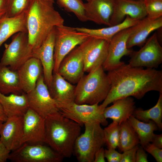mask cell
<instances>
[{"label":"cell","instance_id":"1","mask_svg":"<svg viewBox=\"0 0 162 162\" xmlns=\"http://www.w3.org/2000/svg\"><path fill=\"white\" fill-rule=\"evenodd\" d=\"M108 71L111 87L107 96L100 104L104 109L120 98L132 96L140 99L152 91L162 93L161 70L132 67L124 63Z\"/></svg>","mask_w":162,"mask_h":162},{"label":"cell","instance_id":"2","mask_svg":"<svg viewBox=\"0 0 162 162\" xmlns=\"http://www.w3.org/2000/svg\"><path fill=\"white\" fill-rule=\"evenodd\" d=\"M54 3L45 0H32L27 11L28 46L32 53L53 29L64 24V20L55 9Z\"/></svg>","mask_w":162,"mask_h":162},{"label":"cell","instance_id":"3","mask_svg":"<svg viewBox=\"0 0 162 162\" xmlns=\"http://www.w3.org/2000/svg\"><path fill=\"white\" fill-rule=\"evenodd\" d=\"M45 143L64 158L73 154L76 140L81 134V126L59 111L45 118Z\"/></svg>","mask_w":162,"mask_h":162},{"label":"cell","instance_id":"4","mask_svg":"<svg viewBox=\"0 0 162 162\" xmlns=\"http://www.w3.org/2000/svg\"><path fill=\"white\" fill-rule=\"evenodd\" d=\"M102 66H100L84 75L76 83L74 102L93 105L103 101L110 88V83Z\"/></svg>","mask_w":162,"mask_h":162},{"label":"cell","instance_id":"5","mask_svg":"<svg viewBox=\"0 0 162 162\" xmlns=\"http://www.w3.org/2000/svg\"><path fill=\"white\" fill-rule=\"evenodd\" d=\"M98 122L84 124L83 133L76 139L73 154L80 162H93L96 152L105 144L103 129Z\"/></svg>","mask_w":162,"mask_h":162},{"label":"cell","instance_id":"6","mask_svg":"<svg viewBox=\"0 0 162 162\" xmlns=\"http://www.w3.org/2000/svg\"><path fill=\"white\" fill-rule=\"evenodd\" d=\"M55 29V38L53 73H58L60 64L65 56L90 36L86 33L76 31L75 28L64 24L56 27Z\"/></svg>","mask_w":162,"mask_h":162},{"label":"cell","instance_id":"7","mask_svg":"<svg viewBox=\"0 0 162 162\" xmlns=\"http://www.w3.org/2000/svg\"><path fill=\"white\" fill-rule=\"evenodd\" d=\"M60 112L81 126L84 124L98 122L105 126L108 122L104 116L103 111L100 105L78 104L74 102L58 104Z\"/></svg>","mask_w":162,"mask_h":162},{"label":"cell","instance_id":"8","mask_svg":"<svg viewBox=\"0 0 162 162\" xmlns=\"http://www.w3.org/2000/svg\"><path fill=\"white\" fill-rule=\"evenodd\" d=\"M64 158L48 146L24 143L10 152L8 160L13 162H60Z\"/></svg>","mask_w":162,"mask_h":162},{"label":"cell","instance_id":"9","mask_svg":"<svg viewBox=\"0 0 162 162\" xmlns=\"http://www.w3.org/2000/svg\"><path fill=\"white\" fill-rule=\"evenodd\" d=\"M27 33L20 32L14 34L12 41L5 45V50L0 62V65L9 66L17 70L27 60L31 57L32 53L28 48Z\"/></svg>","mask_w":162,"mask_h":162},{"label":"cell","instance_id":"10","mask_svg":"<svg viewBox=\"0 0 162 162\" xmlns=\"http://www.w3.org/2000/svg\"><path fill=\"white\" fill-rule=\"evenodd\" d=\"M26 94L29 108L44 118L59 111L58 104L50 95L43 74L38 79L35 88Z\"/></svg>","mask_w":162,"mask_h":162},{"label":"cell","instance_id":"11","mask_svg":"<svg viewBox=\"0 0 162 162\" xmlns=\"http://www.w3.org/2000/svg\"><path fill=\"white\" fill-rule=\"evenodd\" d=\"M109 42L90 36L79 45L82 53L85 72L88 73L102 66L107 56Z\"/></svg>","mask_w":162,"mask_h":162},{"label":"cell","instance_id":"12","mask_svg":"<svg viewBox=\"0 0 162 162\" xmlns=\"http://www.w3.org/2000/svg\"><path fill=\"white\" fill-rule=\"evenodd\" d=\"M128 64L134 67L155 68L162 62V47L155 33L138 51L133 52Z\"/></svg>","mask_w":162,"mask_h":162},{"label":"cell","instance_id":"13","mask_svg":"<svg viewBox=\"0 0 162 162\" xmlns=\"http://www.w3.org/2000/svg\"><path fill=\"white\" fill-rule=\"evenodd\" d=\"M131 29V27L120 31L110 41L107 56L102 65L105 70L109 71L119 67L124 63L121 61L123 56L132 55L133 51L126 46Z\"/></svg>","mask_w":162,"mask_h":162},{"label":"cell","instance_id":"14","mask_svg":"<svg viewBox=\"0 0 162 162\" xmlns=\"http://www.w3.org/2000/svg\"><path fill=\"white\" fill-rule=\"evenodd\" d=\"M45 118L28 108L23 116L22 144L45 143Z\"/></svg>","mask_w":162,"mask_h":162},{"label":"cell","instance_id":"15","mask_svg":"<svg viewBox=\"0 0 162 162\" xmlns=\"http://www.w3.org/2000/svg\"><path fill=\"white\" fill-rule=\"evenodd\" d=\"M140 20L147 16L143 0H113L110 26L122 22L126 16Z\"/></svg>","mask_w":162,"mask_h":162},{"label":"cell","instance_id":"16","mask_svg":"<svg viewBox=\"0 0 162 162\" xmlns=\"http://www.w3.org/2000/svg\"><path fill=\"white\" fill-rule=\"evenodd\" d=\"M84 64L79 46L70 51L61 62L58 73L72 84L77 83L84 75Z\"/></svg>","mask_w":162,"mask_h":162},{"label":"cell","instance_id":"17","mask_svg":"<svg viewBox=\"0 0 162 162\" xmlns=\"http://www.w3.org/2000/svg\"><path fill=\"white\" fill-rule=\"evenodd\" d=\"M23 116L8 117L3 123L0 131V141L10 152L22 144Z\"/></svg>","mask_w":162,"mask_h":162},{"label":"cell","instance_id":"18","mask_svg":"<svg viewBox=\"0 0 162 162\" xmlns=\"http://www.w3.org/2000/svg\"><path fill=\"white\" fill-rule=\"evenodd\" d=\"M55 28L40 47L32 52L31 56V57L37 58L40 61L45 82L48 88L50 86L54 66Z\"/></svg>","mask_w":162,"mask_h":162},{"label":"cell","instance_id":"19","mask_svg":"<svg viewBox=\"0 0 162 162\" xmlns=\"http://www.w3.org/2000/svg\"><path fill=\"white\" fill-rule=\"evenodd\" d=\"M162 27V16L152 19L147 16L141 20L131 27L127 41L128 49L134 46H141L146 41V38L152 31Z\"/></svg>","mask_w":162,"mask_h":162},{"label":"cell","instance_id":"20","mask_svg":"<svg viewBox=\"0 0 162 162\" xmlns=\"http://www.w3.org/2000/svg\"><path fill=\"white\" fill-rule=\"evenodd\" d=\"M85 14L88 21L99 25L110 26L113 10V0H89L84 3Z\"/></svg>","mask_w":162,"mask_h":162},{"label":"cell","instance_id":"21","mask_svg":"<svg viewBox=\"0 0 162 162\" xmlns=\"http://www.w3.org/2000/svg\"><path fill=\"white\" fill-rule=\"evenodd\" d=\"M17 70L22 89L25 93L35 88L38 79L43 74L40 61L33 57L26 61Z\"/></svg>","mask_w":162,"mask_h":162},{"label":"cell","instance_id":"22","mask_svg":"<svg viewBox=\"0 0 162 162\" xmlns=\"http://www.w3.org/2000/svg\"><path fill=\"white\" fill-rule=\"evenodd\" d=\"M75 86L56 73H53L48 89L51 96L58 104L74 102Z\"/></svg>","mask_w":162,"mask_h":162},{"label":"cell","instance_id":"23","mask_svg":"<svg viewBox=\"0 0 162 162\" xmlns=\"http://www.w3.org/2000/svg\"><path fill=\"white\" fill-rule=\"evenodd\" d=\"M112 103L104 109L103 115L106 119H111L119 124L127 121L136 109L134 99L130 97L118 99Z\"/></svg>","mask_w":162,"mask_h":162},{"label":"cell","instance_id":"24","mask_svg":"<svg viewBox=\"0 0 162 162\" xmlns=\"http://www.w3.org/2000/svg\"><path fill=\"white\" fill-rule=\"evenodd\" d=\"M140 20L126 16L123 21L116 25L99 29H91L85 27H76L78 31L86 33L89 36L110 41L112 37L120 31L133 26Z\"/></svg>","mask_w":162,"mask_h":162},{"label":"cell","instance_id":"25","mask_svg":"<svg viewBox=\"0 0 162 162\" xmlns=\"http://www.w3.org/2000/svg\"><path fill=\"white\" fill-rule=\"evenodd\" d=\"M0 104L7 117L23 116L28 106L25 93L5 95L0 92Z\"/></svg>","mask_w":162,"mask_h":162},{"label":"cell","instance_id":"26","mask_svg":"<svg viewBox=\"0 0 162 162\" xmlns=\"http://www.w3.org/2000/svg\"><path fill=\"white\" fill-rule=\"evenodd\" d=\"M26 20L27 11L16 16L5 18L0 25V46L14 34L27 33Z\"/></svg>","mask_w":162,"mask_h":162},{"label":"cell","instance_id":"27","mask_svg":"<svg viewBox=\"0 0 162 162\" xmlns=\"http://www.w3.org/2000/svg\"><path fill=\"white\" fill-rule=\"evenodd\" d=\"M0 92L21 94L23 93L17 70L8 66L0 65Z\"/></svg>","mask_w":162,"mask_h":162},{"label":"cell","instance_id":"28","mask_svg":"<svg viewBox=\"0 0 162 162\" xmlns=\"http://www.w3.org/2000/svg\"><path fill=\"white\" fill-rule=\"evenodd\" d=\"M137 134L140 141V144L143 148L152 142L154 131L158 128L156 123L150 120L148 122L140 121L133 115L128 120Z\"/></svg>","mask_w":162,"mask_h":162},{"label":"cell","instance_id":"29","mask_svg":"<svg viewBox=\"0 0 162 162\" xmlns=\"http://www.w3.org/2000/svg\"><path fill=\"white\" fill-rule=\"evenodd\" d=\"M159 96L156 104L151 108L144 110L142 108L135 109L133 115L142 122H148L151 120L157 125L158 128L162 129V93Z\"/></svg>","mask_w":162,"mask_h":162},{"label":"cell","instance_id":"30","mask_svg":"<svg viewBox=\"0 0 162 162\" xmlns=\"http://www.w3.org/2000/svg\"><path fill=\"white\" fill-rule=\"evenodd\" d=\"M120 132L117 147L121 152L130 149L140 144L138 136L128 120L120 124Z\"/></svg>","mask_w":162,"mask_h":162},{"label":"cell","instance_id":"31","mask_svg":"<svg viewBox=\"0 0 162 162\" xmlns=\"http://www.w3.org/2000/svg\"><path fill=\"white\" fill-rule=\"evenodd\" d=\"M57 3L66 11L74 13L80 21H88L85 14L84 3L82 0H57Z\"/></svg>","mask_w":162,"mask_h":162},{"label":"cell","instance_id":"32","mask_svg":"<svg viewBox=\"0 0 162 162\" xmlns=\"http://www.w3.org/2000/svg\"><path fill=\"white\" fill-rule=\"evenodd\" d=\"M105 144L107 148L116 149L119 141L120 124L113 122L103 129Z\"/></svg>","mask_w":162,"mask_h":162},{"label":"cell","instance_id":"33","mask_svg":"<svg viewBox=\"0 0 162 162\" xmlns=\"http://www.w3.org/2000/svg\"><path fill=\"white\" fill-rule=\"evenodd\" d=\"M32 1L7 0V17L16 16L27 11Z\"/></svg>","mask_w":162,"mask_h":162},{"label":"cell","instance_id":"34","mask_svg":"<svg viewBox=\"0 0 162 162\" xmlns=\"http://www.w3.org/2000/svg\"><path fill=\"white\" fill-rule=\"evenodd\" d=\"M147 16L156 19L162 16V0H143Z\"/></svg>","mask_w":162,"mask_h":162},{"label":"cell","instance_id":"35","mask_svg":"<svg viewBox=\"0 0 162 162\" xmlns=\"http://www.w3.org/2000/svg\"><path fill=\"white\" fill-rule=\"evenodd\" d=\"M145 150L152 155L157 162H162V149L149 143L144 148Z\"/></svg>","mask_w":162,"mask_h":162},{"label":"cell","instance_id":"36","mask_svg":"<svg viewBox=\"0 0 162 162\" xmlns=\"http://www.w3.org/2000/svg\"><path fill=\"white\" fill-rule=\"evenodd\" d=\"M138 145L126 150L122 154L120 162H135L136 156Z\"/></svg>","mask_w":162,"mask_h":162},{"label":"cell","instance_id":"37","mask_svg":"<svg viewBox=\"0 0 162 162\" xmlns=\"http://www.w3.org/2000/svg\"><path fill=\"white\" fill-rule=\"evenodd\" d=\"M104 155L108 162H120L122 154L113 148L104 149Z\"/></svg>","mask_w":162,"mask_h":162},{"label":"cell","instance_id":"38","mask_svg":"<svg viewBox=\"0 0 162 162\" xmlns=\"http://www.w3.org/2000/svg\"><path fill=\"white\" fill-rule=\"evenodd\" d=\"M147 157L144 148L141 146H139L136 152L135 162H148Z\"/></svg>","mask_w":162,"mask_h":162},{"label":"cell","instance_id":"39","mask_svg":"<svg viewBox=\"0 0 162 162\" xmlns=\"http://www.w3.org/2000/svg\"><path fill=\"white\" fill-rule=\"evenodd\" d=\"M10 152L0 141V162L6 161Z\"/></svg>","mask_w":162,"mask_h":162},{"label":"cell","instance_id":"40","mask_svg":"<svg viewBox=\"0 0 162 162\" xmlns=\"http://www.w3.org/2000/svg\"><path fill=\"white\" fill-rule=\"evenodd\" d=\"M105 161L104 149L102 147L95 153L93 162H105Z\"/></svg>","mask_w":162,"mask_h":162},{"label":"cell","instance_id":"41","mask_svg":"<svg viewBox=\"0 0 162 162\" xmlns=\"http://www.w3.org/2000/svg\"><path fill=\"white\" fill-rule=\"evenodd\" d=\"M151 142L156 147L162 148V134H154Z\"/></svg>","mask_w":162,"mask_h":162},{"label":"cell","instance_id":"42","mask_svg":"<svg viewBox=\"0 0 162 162\" xmlns=\"http://www.w3.org/2000/svg\"><path fill=\"white\" fill-rule=\"evenodd\" d=\"M6 12L7 0H0V19L6 16Z\"/></svg>","mask_w":162,"mask_h":162},{"label":"cell","instance_id":"43","mask_svg":"<svg viewBox=\"0 0 162 162\" xmlns=\"http://www.w3.org/2000/svg\"><path fill=\"white\" fill-rule=\"evenodd\" d=\"M8 117L6 115L1 104H0V121L3 122L6 121Z\"/></svg>","mask_w":162,"mask_h":162},{"label":"cell","instance_id":"44","mask_svg":"<svg viewBox=\"0 0 162 162\" xmlns=\"http://www.w3.org/2000/svg\"><path fill=\"white\" fill-rule=\"evenodd\" d=\"M6 16H4L1 19H0V25L1 22L6 17Z\"/></svg>","mask_w":162,"mask_h":162},{"label":"cell","instance_id":"45","mask_svg":"<svg viewBox=\"0 0 162 162\" xmlns=\"http://www.w3.org/2000/svg\"><path fill=\"white\" fill-rule=\"evenodd\" d=\"M3 122L0 121V130H1V128L2 127V125Z\"/></svg>","mask_w":162,"mask_h":162},{"label":"cell","instance_id":"46","mask_svg":"<svg viewBox=\"0 0 162 162\" xmlns=\"http://www.w3.org/2000/svg\"><path fill=\"white\" fill-rule=\"evenodd\" d=\"M46 1H48L51 2L53 3H54V0H45Z\"/></svg>","mask_w":162,"mask_h":162},{"label":"cell","instance_id":"47","mask_svg":"<svg viewBox=\"0 0 162 162\" xmlns=\"http://www.w3.org/2000/svg\"><path fill=\"white\" fill-rule=\"evenodd\" d=\"M87 2H88V1H89V0H85Z\"/></svg>","mask_w":162,"mask_h":162}]
</instances>
